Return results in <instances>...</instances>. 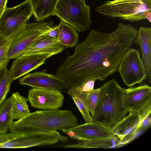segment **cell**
Returning a JSON list of instances; mask_svg holds the SVG:
<instances>
[{"mask_svg":"<svg viewBox=\"0 0 151 151\" xmlns=\"http://www.w3.org/2000/svg\"><path fill=\"white\" fill-rule=\"evenodd\" d=\"M138 30L129 24H118L109 33L91 30L86 38L76 46L57 69L56 76L70 87L98 77L104 81L117 71L121 60L134 43Z\"/></svg>","mask_w":151,"mask_h":151,"instance_id":"1","label":"cell"},{"mask_svg":"<svg viewBox=\"0 0 151 151\" xmlns=\"http://www.w3.org/2000/svg\"><path fill=\"white\" fill-rule=\"evenodd\" d=\"M78 125L77 119L70 110L58 109L37 111L13 122L11 132L25 135L49 132L68 129Z\"/></svg>","mask_w":151,"mask_h":151,"instance_id":"2","label":"cell"},{"mask_svg":"<svg viewBox=\"0 0 151 151\" xmlns=\"http://www.w3.org/2000/svg\"><path fill=\"white\" fill-rule=\"evenodd\" d=\"M100 88L99 99L91 122L113 129L126 116L128 111L124 102L125 89L113 78Z\"/></svg>","mask_w":151,"mask_h":151,"instance_id":"3","label":"cell"},{"mask_svg":"<svg viewBox=\"0 0 151 151\" xmlns=\"http://www.w3.org/2000/svg\"><path fill=\"white\" fill-rule=\"evenodd\" d=\"M103 16L119 17L132 22L146 19L144 13L151 11V0H114L104 2L96 8Z\"/></svg>","mask_w":151,"mask_h":151,"instance_id":"4","label":"cell"},{"mask_svg":"<svg viewBox=\"0 0 151 151\" xmlns=\"http://www.w3.org/2000/svg\"><path fill=\"white\" fill-rule=\"evenodd\" d=\"M90 9L85 0H59L53 15L78 32H84L91 24Z\"/></svg>","mask_w":151,"mask_h":151,"instance_id":"5","label":"cell"},{"mask_svg":"<svg viewBox=\"0 0 151 151\" xmlns=\"http://www.w3.org/2000/svg\"><path fill=\"white\" fill-rule=\"evenodd\" d=\"M33 13L28 0L15 7H7L0 18V35L11 40L25 28Z\"/></svg>","mask_w":151,"mask_h":151,"instance_id":"6","label":"cell"},{"mask_svg":"<svg viewBox=\"0 0 151 151\" xmlns=\"http://www.w3.org/2000/svg\"><path fill=\"white\" fill-rule=\"evenodd\" d=\"M53 24L52 22L27 24L24 30L11 40L8 54L9 59L16 58L23 54Z\"/></svg>","mask_w":151,"mask_h":151,"instance_id":"7","label":"cell"},{"mask_svg":"<svg viewBox=\"0 0 151 151\" xmlns=\"http://www.w3.org/2000/svg\"><path fill=\"white\" fill-rule=\"evenodd\" d=\"M137 50L130 48L123 56L117 71L124 84L131 87L146 80L147 73L145 66Z\"/></svg>","mask_w":151,"mask_h":151,"instance_id":"8","label":"cell"},{"mask_svg":"<svg viewBox=\"0 0 151 151\" xmlns=\"http://www.w3.org/2000/svg\"><path fill=\"white\" fill-rule=\"evenodd\" d=\"M124 102L128 112L138 114L142 122L151 113V87L144 84L125 89Z\"/></svg>","mask_w":151,"mask_h":151,"instance_id":"9","label":"cell"},{"mask_svg":"<svg viewBox=\"0 0 151 151\" xmlns=\"http://www.w3.org/2000/svg\"><path fill=\"white\" fill-rule=\"evenodd\" d=\"M68 137L57 131L49 132H38L18 135L0 144V148H26L33 146L54 144L60 141L65 142Z\"/></svg>","mask_w":151,"mask_h":151,"instance_id":"10","label":"cell"},{"mask_svg":"<svg viewBox=\"0 0 151 151\" xmlns=\"http://www.w3.org/2000/svg\"><path fill=\"white\" fill-rule=\"evenodd\" d=\"M27 98L32 107L50 110L61 107L64 96L58 91L33 88L29 90Z\"/></svg>","mask_w":151,"mask_h":151,"instance_id":"11","label":"cell"},{"mask_svg":"<svg viewBox=\"0 0 151 151\" xmlns=\"http://www.w3.org/2000/svg\"><path fill=\"white\" fill-rule=\"evenodd\" d=\"M21 85L30 86L33 88L47 89L63 91L69 86L67 82L56 75L44 72H35L29 73L20 78Z\"/></svg>","mask_w":151,"mask_h":151,"instance_id":"12","label":"cell"},{"mask_svg":"<svg viewBox=\"0 0 151 151\" xmlns=\"http://www.w3.org/2000/svg\"><path fill=\"white\" fill-rule=\"evenodd\" d=\"M52 55L49 54L22 55L16 58L9 70L12 81L22 76L44 64Z\"/></svg>","mask_w":151,"mask_h":151,"instance_id":"13","label":"cell"},{"mask_svg":"<svg viewBox=\"0 0 151 151\" xmlns=\"http://www.w3.org/2000/svg\"><path fill=\"white\" fill-rule=\"evenodd\" d=\"M141 122L139 115L133 112H129L116 125L111 129L119 140V146L131 141L138 130L140 128Z\"/></svg>","mask_w":151,"mask_h":151,"instance_id":"14","label":"cell"},{"mask_svg":"<svg viewBox=\"0 0 151 151\" xmlns=\"http://www.w3.org/2000/svg\"><path fill=\"white\" fill-rule=\"evenodd\" d=\"M68 129L82 135L85 137V140L103 139L116 137L112 130L108 127L92 122L78 125Z\"/></svg>","mask_w":151,"mask_h":151,"instance_id":"15","label":"cell"},{"mask_svg":"<svg viewBox=\"0 0 151 151\" xmlns=\"http://www.w3.org/2000/svg\"><path fill=\"white\" fill-rule=\"evenodd\" d=\"M66 48L57 39L42 35L36 40L22 55L49 54L52 56L61 52Z\"/></svg>","mask_w":151,"mask_h":151,"instance_id":"16","label":"cell"},{"mask_svg":"<svg viewBox=\"0 0 151 151\" xmlns=\"http://www.w3.org/2000/svg\"><path fill=\"white\" fill-rule=\"evenodd\" d=\"M134 43L140 46L142 60L145 66L149 83H151V28L141 26Z\"/></svg>","mask_w":151,"mask_h":151,"instance_id":"17","label":"cell"},{"mask_svg":"<svg viewBox=\"0 0 151 151\" xmlns=\"http://www.w3.org/2000/svg\"><path fill=\"white\" fill-rule=\"evenodd\" d=\"M33 15L38 22L53 15L59 0H28Z\"/></svg>","mask_w":151,"mask_h":151,"instance_id":"18","label":"cell"},{"mask_svg":"<svg viewBox=\"0 0 151 151\" xmlns=\"http://www.w3.org/2000/svg\"><path fill=\"white\" fill-rule=\"evenodd\" d=\"M57 40L66 47H73L78 41V35L72 26L61 21L57 26Z\"/></svg>","mask_w":151,"mask_h":151,"instance_id":"19","label":"cell"},{"mask_svg":"<svg viewBox=\"0 0 151 151\" xmlns=\"http://www.w3.org/2000/svg\"><path fill=\"white\" fill-rule=\"evenodd\" d=\"M119 146V140L116 137L109 138L79 141L77 144L68 145L66 148H111Z\"/></svg>","mask_w":151,"mask_h":151,"instance_id":"20","label":"cell"},{"mask_svg":"<svg viewBox=\"0 0 151 151\" xmlns=\"http://www.w3.org/2000/svg\"><path fill=\"white\" fill-rule=\"evenodd\" d=\"M11 97L12 99L11 114L13 120H20L30 113L27 98L17 92L13 93Z\"/></svg>","mask_w":151,"mask_h":151,"instance_id":"21","label":"cell"},{"mask_svg":"<svg viewBox=\"0 0 151 151\" xmlns=\"http://www.w3.org/2000/svg\"><path fill=\"white\" fill-rule=\"evenodd\" d=\"M12 99H5L0 107V134H4L10 129L13 122L11 116Z\"/></svg>","mask_w":151,"mask_h":151,"instance_id":"22","label":"cell"},{"mask_svg":"<svg viewBox=\"0 0 151 151\" xmlns=\"http://www.w3.org/2000/svg\"><path fill=\"white\" fill-rule=\"evenodd\" d=\"M7 64L0 69V107L5 100L12 82L7 68Z\"/></svg>","mask_w":151,"mask_h":151,"instance_id":"23","label":"cell"},{"mask_svg":"<svg viewBox=\"0 0 151 151\" xmlns=\"http://www.w3.org/2000/svg\"><path fill=\"white\" fill-rule=\"evenodd\" d=\"M67 93L71 96L86 122H91V116L85 102L87 95H83L68 91Z\"/></svg>","mask_w":151,"mask_h":151,"instance_id":"24","label":"cell"},{"mask_svg":"<svg viewBox=\"0 0 151 151\" xmlns=\"http://www.w3.org/2000/svg\"><path fill=\"white\" fill-rule=\"evenodd\" d=\"M97 80L99 81V78L95 77L89 79L78 86L69 87L67 91L83 95H87L94 90L95 82Z\"/></svg>","mask_w":151,"mask_h":151,"instance_id":"25","label":"cell"},{"mask_svg":"<svg viewBox=\"0 0 151 151\" xmlns=\"http://www.w3.org/2000/svg\"><path fill=\"white\" fill-rule=\"evenodd\" d=\"M100 93V88L94 89L86 96L85 102L91 115L93 114L98 104Z\"/></svg>","mask_w":151,"mask_h":151,"instance_id":"26","label":"cell"},{"mask_svg":"<svg viewBox=\"0 0 151 151\" xmlns=\"http://www.w3.org/2000/svg\"><path fill=\"white\" fill-rule=\"evenodd\" d=\"M11 40L0 35V69L8 64L9 60L8 54Z\"/></svg>","mask_w":151,"mask_h":151,"instance_id":"27","label":"cell"},{"mask_svg":"<svg viewBox=\"0 0 151 151\" xmlns=\"http://www.w3.org/2000/svg\"><path fill=\"white\" fill-rule=\"evenodd\" d=\"M42 35L51 38L57 39V26H51L49 29Z\"/></svg>","mask_w":151,"mask_h":151,"instance_id":"28","label":"cell"},{"mask_svg":"<svg viewBox=\"0 0 151 151\" xmlns=\"http://www.w3.org/2000/svg\"><path fill=\"white\" fill-rule=\"evenodd\" d=\"M151 124V113L148 114L141 123L140 128L146 129L149 127Z\"/></svg>","mask_w":151,"mask_h":151,"instance_id":"29","label":"cell"},{"mask_svg":"<svg viewBox=\"0 0 151 151\" xmlns=\"http://www.w3.org/2000/svg\"><path fill=\"white\" fill-rule=\"evenodd\" d=\"M8 0H0V18L6 7Z\"/></svg>","mask_w":151,"mask_h":151,"instance_id":"30","label":"cell"},{"mask_svg":"<svg viewBox=\"0 0 151 151\" xmlns=\"http://www.w3.org/2000/svg\"><path fill=\"white\" fill-rule=\"evenodd\" d=\"M144 16L146 19H147L150 22H151V11H147L145 12Z\"/></svg>","mask_w":151,"mask_h":151,"instance_id":"31","label":"cell"}]
</instances>
